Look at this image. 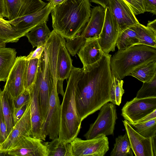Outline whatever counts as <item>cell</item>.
Listing matches in <instances>:
<instances>
[{
  "instance_id": "d4e9b609",
  "label": "cell",
  "mask_w": 156,
  "mask_h": 156,
  "mask_svg": "<svg viewBox=\"0 0 156 156\" xmlns=\"http://www.w3.org/2000/svg\"><path fill=\"white\" fill-rule=\"evenodd\" d=\"M135 25L127 28L119 34L116 44L118 50H124L139 44Z\"/></svg>"
},
{
  "instance_id": "7c38bea8",
  "label": "cell",
  "mask_w": 156,
  "mask_h": 156,
  "mask_svg": "<svg viewBox=\"0 0 156 156\" xmlns=\"http://www.w3.org/2000/svg\"><path fill=\"white\" fill-rule=\"evenodd\" d=\"M30 106V101L23 115L16 122L6 139L0 144L3 153L6 154L23 138L32 136Z\"/></svg>"
},
{
  "instance_id": "ac0fdd59",
  "label": "cell",
  "mask_w": 156,
  "mask_h": 156,
  "mask_svg": "<svg viewBox=\"0 0 156 156\" xmlns=\"http://www.w3.org/2000/svg\"><path fill=\"white\" fill-rule=\"evenodd\" d=\"M54 7L48 2L42 10L23 16L9 20L12 26L18 30L28 32L33 28L44 22H47Z\"/></svg>"
},
{
  "instance_id": "4dcf8cb0",
  "label": "cell",
  "mask_w": 156,
  "mask_h": 156,
  "mask_svg": "<svg viewBox=\"0 0 156 156\" xmlns=\"http://www.w3.org/2000/svg\"><path fill=\"white\" fill-rule=\"evenodd\" d=\"M39 59L26 60L24 73V87L28 90L35 80L38 71Z\"/></svg>"
},
{
  "instance_id": "9a60e30c",
  "label": "cell",
  "mask_w": 156,
  "mask_h": 156,
  "mask_svg": "<svg viewBox=\"0 0 156 156\" xmlns=\"http://www.w3.org/2000/svg\"><path fill=\"white\" fill-rule=\"evenodd\" d=\"M6 154L14 156H48L43 140L31 136L23 138Z\"/></svg>"
},
{
  "instance_id": "f35d334b",
  "label": "cell",
  "mask_w": 156,
  "mask_h": 156,
  "mask_svg": "<svg viewBox=\"0 0 156 156\" xmlns=\"http://www.w3.org/2000/svg\"><path fill=\"white\" fill-rule=\"evenodd\" d=\"M28 103L24 105L20 108H13L14 116L16 123L23 115L26 109Z\"/></svg>"
},
{
  "instance_id": "603a6c76",
  "label": "cell",
  "mask_w": 156,
  "mask_h": 156,
  "mask_svg": "<svg viewBox=\"0 0 156 156\" xmlns=\"http://www.w3.org/2000/svg\"><path fill=\"white\" fill-rule=\"evenodd\" d=\"M51 32L46 22L40 23L33 28L26 36L33 48L44 46L51 35Z\"/></svg>"
},
{
  "instance_id": "7dc6e473",
  "label": "cell",
  "mask_w": 156,
  "mask_h": 156,
  "mask_svg": "<svg viewBox=\"0 0 156 156\" xmlns=\"http://www.w3.org/2000/svg\"><path fill=\"white\" fill-rule=\"evenodd\" d=\"M5 42L0 40V48L5 47Z\"/></svg>"
},
{
  "instance_id": "ee69618b",
  "label": "cell",
  "mask_w": 156,
  "mask_h": 156,
  "mask_svg": "<svg viewBox=\"0 0 156 156\" xmlns=\"http://www.w3.org/2000/svg\"><path fill=\"white\" fill-rule=\"evenodd\" d=\"M0 25H5L9 27H12L9 20H5L1 16H0Z\"/></svg>"
},
{
  "instance_id": "7bdbcfd3",
  "label": "cell",
  "mask_w": 156,
  "mask_h": 156,
  "mask_svg": "<svg viewBox=\"0 0 156 156\" xmlns=\"http://www.w3.org/2000/svg\"><path fill=\"white\" fill-rule=\"evenodd\" d=\"M147 27L156 32V19H155L152 21H148Z\"/></svg>"
},
{
  "instance_id": "d6a6232c",
  "label": "cell",
  "mask_w": 156,
  "mask_h": 156,
  "mask_svg": "<svg viewBox=\"0 0 156 156\" xmlns=\"http://www.w3.org/2000/svg\"><path fill=\"white\" fill-rule=\"evenodd\" d=\"M124 81L112 75V81L110 89L111 102L115 105L119 106L122 101V97L124 93L123 88Z\"/></svg>"
},
{
  "instance_id": "f6af8a7d",
  "label": "cell",
  "mask_w": 156,
  "mask_h": 156,
  "mask_svg": "<svg viewBox=\"0 0 156 156\" xmlns=\"http://www.w3.org/2000/svg\"><path fill=\"white\" fill-rule=\"evenodd\" d=\"M50 3L53 7L62 2L65 0H46Z\"/></svg>"
},
{
  "instance_id": "8992f818",
  "label": "cell",
  "mask_w": 156,
  "mask_h": 156,
  "mask_svg": "<svg viewBox=\"0 0 156 156\" xmlns=\"http://www.w3.org/2000/svg\"><path fill=\"white\" fill-rule=\"evenodd\" d=\"M35 81L38 88V101L43 125L47 114L53 87L50 83L48 54L45 45L44 51L39 59Z\"/></svg>"
},
{
  "instance_id": "4fadbf2b",
  "label": "cell",
  "mask_w": 156,
  "mask_h": 156,
  "mask_svg": "<svg viewBox=\"0 0 156 156\" xmlns=\"http://www.w3.org/2000/svg\"><path fill=\"white\" fill-rule=\"evenodd\" d=\"M132 150L136 156H156V136L144 137L136 131L126 120L122 121Z\"/></svg>"
},
{
  "instance_id": "30bf717a",
  "label": "cell",
  "mask_w": 156,
  "mask_h": 156,
  "mask_svg": "<svg viewBox=\"0 0 156 156\" xmlns=\"http://www.w3.org/2000/svg\"><path fill=\"white\" fill-rule=\"evenodd\" d=\"M156 109V97L135 98L127 101L122 109V115L130 123L138 121Z\"/></svg>"
},
{
  "instance_id": "7402d4cb",
  "label": "cell",
  "mask_w": 156,
  "mask_h": 156,
  "mask_svg": "<svg viewBox=\"0 0 156 156\" xmlns=\"http://www.w3.org/2000/svg\"><path fill=\"white\" fill-rule=\"evenodd\" d=\"M16 53L14 48H0V81L7 80L15 62Z\"/></svg>"
},
{
  "instance_id": "ffe728a7",
  "label": "cell",
  "mask_w": 156,
  "mask_h": 156,
  "mask_svg": "<svg viewBox=\"0 0 156 156\" xmlns=\"http://www.w3.org/2000/svg\"><path fill=\"white\" fill-rule=\"evenodd\" d=\"M30 92V114L32 126V136L45 141L42 132V122L41 118L38 98V90L35 81L28 89Z\"/></svg>"
},
{
  "instance_id": "5b68a950",
  "label": "cell",
  "mask_w": 156,
  "mask_h": 156,
  "mask_svg": "<svg viewBox=\"0 0 156 156\" xmlns=\"http://www.w3.org/2000/svg\"><path fill=\"white\" fill-rule=\"evenodd\" d=\"M105 14V8L100 5L94 7L91 9L90 17L83 30L75 38L67 40L66 47L72 56L77 53L86 41L98 38L103 27Z\"/></svg>"
},
{
  "instance_id": "c3c4849f",
  "label": "cell",
  "mask_w": 156,
  "mask_h": 156,
  "mask_svg": "<svg viewBox=\"0 0 156 156\" xmlns=\"http://www.w3.org/2000/svg\"><path fill=\"white\" fill-rule=\"evenodd\" d=\"M2 92V90L0 88V102L1 97V96Z\"/></svg>"
},
{
  "instance_id": "6da1fadb",
  "label": "cell",
  "mask_w": 156,
  "mask_h": 156,
  "mask_svg": "<svg viewBox=\"0 0 156 156\" xmlns=\"http://www.w3.org/2000/svg\"><path fill=\"white\" fill-rule=\"evenodd\" d=\"M112 55L103 53L93 64L82 68L77 83L75 101L79 115L82 121L111 101L110 89L112 75L110 66Z\"/></svg>"
},
{
  "instance_id": "484cf974",
  "label": "cell",
  "mask_w": 156,
  "mask_h": 156,
  "mask_svg": "<svg viewBox=\"0 0 156 156\" xmlns=\"http://www.w3.org/2000/svg\"><path fill=\"white\" fill-rule=\"evenodd\" d=\"M0 102L8 135L16 123L14 116L12 99L2 91Z\"/></svg>"
},
{
  "instance_id": "d6986e66",
  "label": "cell",
  "mask_w": 156,
  "mask_h": 156,
  "mask_svg": "<svg viewBox=\"0 0 156 156\" xmlns=\"http://www.w3.org/2000/svg\"><path fill=\"white\" fill-rule=\"evenodd\" d=\"M66 41L61 44L59 49L57 62V73L58 81L57 90L58 93L63 96V82L69 78L73 66L72 60L69 52L66 46Z\"/></svg>"
},
{
  "instance_id": "7a4b0ae2",
  "label": "cell",
  "mask_w": 156,
  "mask_h": 156,
  "mask_svg": "<svg viewBox=\"0 0 156 156\" xmlns=\"http://www.w3.org/2000/svg\"><path fill=\"white\" fill-rule=\"evenodd\" d=\"M52 27L66 40L73 39L83 30L90 17V0H65L51 12Z\"/></svg>"
},
{
  "instance_id": "9c48e42d",
  "label": "cell",
  "mask_w": 156,
  "mask_h": 156,
  "mask_svg": "<svg viewBox=\"0 0 156 156\" xmlns=\"http://www.w3.org/2000/svg\"><path fill=\"white\" fill-rule=\"evenodd\" d=\"M58 94L57 86L53 85L47 114L42 127L44 137L48 136L52 140L58 137L60 128L61 104Z\"/></svg>"
},
{
  "instance_id": "3957f363",
  "label": "cell",
  "mask_w": 156,
  "mask_h": 156,
  "mask_svg": "<svg viewBox=\"0 0 156 156\" xmlns=\"http://www.w3.org/2000/svg\"><path fill=\"white\" fill-rule=\"evenodd\" d=\"M82 71V68L73 66L61 105L58 138L62 143H70L77 137L81 128L82 121L77 110L75 93L76 85Z\"/></svg>"
},
{
  "instance_id": "8fae6325",
  "label": "cell",
  "mask_w": 156,
  "mask_h": 156,
  "mask_svg": "<svg viewBox=\"0 0 156 156\" xmlns=\"http://www.w3.org/2000/svg\"><path fill=\"white\" fill-rule=\"evenodd\" d=\"M119 35L117 22L108 6L105 8V14L103 27L98 41L103 52L108 54L115 51Z\"/></svg>"
},
{
  "instance_id": "ab89813d",
  "label": "cell",
  "mask_w": 156,
  "mask_h": 156,
  "mask_svg": "<svg viewBox=\"0 0 156 156\" xmlns=\"http://www.w3.org/2000/svg\"><path fill=\"white\" fill-rule=\"evenodd\" d=\"M0 16L8 18L9 14L6 0H0Z\"/></svg>"
},
{
  "instance_id": "60d3db41",
  "label": "cell",
  "mask_w": 156,
  "mask_h": 156,
  "mask_svg": "<svg viewBox=\"0 0 156 156\" xmlns=\"http://www.w3.org/2000/svg\"><path fill=\"white\" fill-rule=\"evenodd\" d=\"M156 118V109L138 121L136 123L146 122Z\"/></svg>"
},
{
  "instance_id": "8d00e7d4",
  "label": "cell",
  "mask_w": 156,
  "mask_h": 156,
  "mask_svg": "<svg viewBox=\"0 0 156 156\" xmlns=\"http://www.w3.org/2000/svg\"><path fill=\"white\" fill-rule=\"evenodd\" d=\"M44 49V46L37 47L35 50L31 52L28 56H26V59L28 60L34 59H39Z\"/></svg>"
},
{
  "instance_id": "836d02e7",
  "label": "cell",
  "mask_w": 156,
  "mask_h": 156,
  "mask_svg": "<svg viewBox=\"0 0 156 156\" xmlns=\"http://www.w3.org/2000/svg\"><path fill=\"white\" fill-rule=\"evenodd\" d=\"M153 97H156V76L150 81L143 83L136 98H142Z\"/></svg>"
},
{
  "instance_id": "83f0119b",
  "label": "cell",
  "mask_w": 156,
  "mask_h": 156,
  "mask_svg": "<svg viewBox=\"0 0 156 156\" xmlns=\"http://www.w3.org/2000/svg\"><path fill=\"white\" fill-rule=\"evenodd\" d=\"M139 44L156 47V32L139 23L135 25Z\"/></svg>"
},
{
  "instance_id": "b9f144b4",
  "label": "cell",
  "mask_w": 156,
  "mask_h": 156,
  "mask_svg": "<svg viewBox=\"0 0 156 156\" xmlns=\"http://www.w3.org/2000/svg\"><path fill=\"white\" fill-rule=\"evenodd\" d=\"M92 2L99 4L105 8L108 6V0H90Z\"/></svg>"
},
{
  "instance_id": "e575fe53",
  "label": "cell",
  "mask_w": 156,
  "mask_h": 156,
  "mask_svg": "<svg viewBox=\"0 0 156 156\" xmlns=\"http://www.w3.org/2000/svg\"><path fill=\"white\" fill-rule=\"evenodd\" d=\"M30 92L28 90L25 89L23 92L15 99H12L13 108H18L28 103L30 101Z\"/></svg>"
},
{
  "instance_id": "277c9868",
  "label": "cell",
  "mask_w": 156,
  "mask_h": 156,
  "mask_svg": "<svg viewBox=\"0 0 156 156\" xmlns=\"http://www.w3.org/2000/svg\"><path fill=\"white\" fill-rule=\"evenodd\" d=\"M156 60V47L138 44L118 50L111 57L110 66L112 75L122 80L138 66Z\"/></svg>"
},
{
  "instance_id": "1f68e13d",
  "label": "cell",
  "mask_w": 156,
  "mask_h": 156,
  "mask_svg": "<svg viewBox=\"0 0 156 156\" xmlns=\"http://www.w3.org/2000/svg\"><path fill=\"white\" fill-rule=\"evenodd\" d=\"M130 124L136 131L144 137L152 138L156 136V118L145 122Z\"/></svg>"
},
{
  "instance_id": "52a82bcc",
  "label": "cell",
  "mask_w": 156,
  "mask_h": 156,
  "mask_svg": "<svg viewBox=\"0 0 156 156\" xmlns=\"http://www.w3.org/2000/svg\"><path fill=\"white\" fill-rule=\"evenodd\" d=\"M99 110L97 119L94 123L90 125L88 130L84 136L86 140L101 135L106 136L114 134L116 121L118 118L115 105L111 102H108Z\"/></svg>"
},
{
  "instance_id": "bcb514c9",
  "label": "cell",
  "mask_w": 156,
  "mask_h": 156,
  "mask_svg": "<svg viewBox=\"0 0 156 156\" xmlns=\"http://www.w3.org/2000/svg\"><path fill=\"white\" fill-rule=\"evenodd\" d=\"M138 2L144 9V0H134Z\"/></svg>"
},
{
  "instance_id": "e0dca14e",
  "label": "cell",
  "mask_w": 156,
  "mask_h": 156,
  "mask_svg": "<svg viewBox=\"0 0 156 156\" xmlns=\"http://www.w3.org/2000/svg\"><path fill=\"white\" fill-rule=\"evenodd\" d=\"M108 6L117 22L119 35L126 29L139 23L135 15L123 0H108Z\"/></svg>"
},
{
  "instance_id": "5bb4252c",
  "label": "cell",
  "mask_w": 156,
  "mask_h": 156,
  "mask_svg": "<svg viewBox=\"0 0 156 156\" xmlns=\"http://www.w3.org/2000/svg\"><path fill=\"white\" fill-rule=\"evenodd\" d=\"M26 57L20 56L16 58L2 91L12 99L16 98L25 90L24 73Z\"/></svg>"
},
{
  "instance_id": "f1b7e54d",
  "label": "cell",
  "mask_w": 156,
  "mask_h": 156,
  "mask_svg": "<svg viewBox=\"0 0 156 156\" xmlns=\"http://www.w3.org/2000/svg\"><path fill=\"white\" fill-rule=\"evenodd\" d=\"M110 156H133V152L126 133L116 138Z\"/></svg>"
},
{
  "instance_id": "681fc988",
  "label": "cell",
  "mask_w": 156,
  "mask_h": 156,
  "mask_svg": "<svg viewBox=\"0 0 156 156\" xmlns=\"http://www.w3.org/2000/svg\"><path fill=\"white\" fill-rule=\"evenodd\" d=\"M3 152L2 151L0 147V155H1V154H3Z\"/></svg>"
},
{
  "instance_id": "4316f807",
  "label": "cell",
  "mask_w": 156,
  "mask_h": 156,
  "mask_svg": "<svg viewBox=\"0 0 156 156\" xmlns=\"http://www.w3.org/2000/svg\"><path fill=\"white\" fill-rule=\"evenodd\" d=\"M48 152V156H72L70 143H61L58 138H55L50 143L44 142Z\"/></svg>"
},
{
  "instance_id": "74e56055",
  "label": "cell",
  "mask_w": 156,
  "mask_h": 156,
  "mask_svg": "<svg viewBox=\"0 0 156 156\" xmlns=\"http://www.w3.org/2000/svg\"><path fill=\"white\" fill-rule=\"evenodd\" d=\"M145 12L156 15V0H144Z\"/></svg>"
},
{
  "instance_id": "2e32d148",
  "label": "cell",
  "mask_w": 156,
  "mask_h": 156,
  "mask_svg": "<svg viewBox=\"0 0 156 156\" xmlns=\"http://www.w3.org/2000/svg\"><path fill=\"white\" fill-rule=\"evenodd\" d=\"M9 20L39 11L48 3L42 0H6Z\"/></svg>"
},
{
  "instance_id": "f546056e",
  "label": "cell",
  "mask_w": 156,
  "mask_h": 156,
  "mask_svg": "<svg viewBox=\"0 0 156 156\" xmlns=\"http://www.w3.org/2000/svg\"><path fill=\"white\" fill-rule=\"evenodd\" d=\"M27 33L26 31L18 30L13 26L0 25V40L5 43L16 42Z\"/></svg>"
},
{
  "instance_id": "cb8c5ba5",
  "label": "cell",
  "mask_w": 156,
  "mask_h": 156,
  "mask_svg": "<svg viewBox=\"0 0 156 156\" xmlns=\"http://www.w3.org/2000/svg\"><path fill=\"white\" fill-rule=\"evenodd\" d=\"M128 76L134 77L143 83L150 81L156 76V60L140 65L133 70Z\"/></svg>"
},
{
  "instance_id": "d590c367",
  "label": "cell",
  "mask_w": 156,
  "mask_h": 156,
  "mask_svg": "<svg viewBox=\"0 0 156 156\" xmlns=\"http://www.w3.org/2000/svg\"><path fill=\"white\" fill-rule=\"evenodd\" d=\"M8 136L6 123L0 102V144L5 140Z\"/></svg>"
},
{
  "instance_id": "ba28073f",
  "label": "cell",
  "mask_w": 156,
  "mask_h": 156,
  "mask_svg": "<svg viewBox=\"0 0 156 156\" xmlns=\"http://www.w3.org/2000/svg\"><path fill=\"white\" fill-rule=\"evenodd\" d=\"M70 143L72 156H104L109 149L108 138L104 135L86 140L76 137Z\"/></svg>"
},
{
  "instance_id": "44dd1931",
  "label": "cell",
  "mask_w": 156,
  "mask_h": 156,
  "mask_svg": "<svg viewBox=\"0 0 156 156\" xmlns=\"http://www.w3.org/2000/svg\"><path fill=\"white\" fill-rule=\"evenodd\" d=\"M103 53L98 39L86 41L77 53L83 64V68L98 61L101 58Z\"/></svg>"
}]
</instances>
